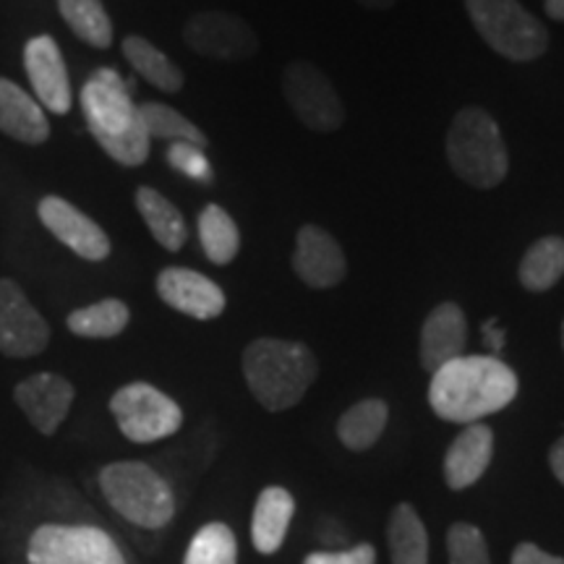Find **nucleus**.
<instances>
[{"label": "nucleus", "mask_w": 564, "mask_h": 564, "mask_svg": "<svg viewBox=\"0 0 564 564\" xmlns=\"http://www.w3.org/2000/svg\"><path fill=\"white\" fill-rule=\"evenodd\" d=\"M518 394V373L497 356H460L432 373L429 403L442 421L478 423Z\"/></svg>", "instance_id": "1"}, {"label": "nucleus", "mask_w": 564, "mask_h": 564, "mask_svg": "<svg viewBox=\"0 0 564 564\" xmlns=\"http://www.w3.org/2000/svg\"><path fill=\"white\" fill-rule=\"evenodd\" d=\"M131 89L133 84L123 82L116 68H97L82 87L89 133L123 167H139L150 158V133Z\"/></svg>", "instance_id": "2"}, {"label": "nucleus", "mask_w": 564, "mask_h": 564, "mask_svg": "<svg viewBox=\"0 0 564 564\" xmlns=\"http://www.w3.org/2000/svg\"><path fill=\"white\" fill-rule=\"evenodd\" d=\"M243 377L257 403L280 413L301 403L319 377V364L308 345L259 337L243 350Z\"/></svg>", "instance_id": "3"}, {"label": "nucleus", "mask_w": 564, "mask_h": 564, "mask_svg": "<svg viewBox=\"0 0 564 564\" xmlns=\"http://www.w3.org/2000/svg\"><path fill=\"white\" fill-rule=\"evenodd\" d=\"M444 147L457 178L481 192L497 188L510 173V154L502 131L484 108H463L457 112Z\"/></svg>", "instance_id": "4"}, {"label": "nucleus", "mask_w": 564, "mask_h": 564, "mask_svg": "<svg viewBox=\"0 0 564 564\" xmlns=\"http://www.w3.org/2000/svg\"><path fill=\"white\" fill-rule=\"evenodd\" d=\"M100 489L112 510L147 531H160L175 514L171 484L147 463L105 465L100 470Z\"/></svg>", "instance_id": "5"}, {"label": "nucleus", "mask_w": 564, "mask_h": 564, "mask_svg": "<svg viewBox=\"0 0 564 564\" xmlns=\"http://www.w3.org/2000/svg\"><path fill=\"white\" fill-rule=\"evenodd\" d=\"M478 37L507 61L531 63L549 51V30L520 0H465Z\"/></svg>", "instance_id": "6"}, {"label": "nucleus", "mask_w": 564, "mask_h": 564, "mask_svg": "<svg viewBox=\"0 0 564 564\" xmlns=\"http://www.w3.org/2000/svg\"><path fill=\"white\" fill-rule=\"evenodd\" d=\"M110 413L126 440L152 444L183 426V411L173 398L147 382L126 384L110 398Z\"/></svg>", "instance_id": "7"}, {"label": "nucleus", "mask_w": 564, "mask_h": 564, "mask_svg": "<svg viewBox=\"0 0 564 564\" xmlns=\"http://www.w3.org/2000/svg\"><path fill=\"white\" fill-rule=\"evenodd\" d=\"M282 95L293 116L316 133L343 129L345 105L329 76L308 61H293L282 70Z\"/></svg>", "instance_id": "8"}, {"label": "nucleus", "mask_w": 564, "mask_h": 564, "mask_svg": "<svg viewBox=\"0 0 564 564\" xmlns=\"http://www.w3.org/2000/svg\"><path fill=\"white\" fill-rule=\"evenodd\" d=\"M26 556L30 564H126L116 541L91 525H42Z\"/></svg>", "instance_id": "9"}, {"label": "nucleus", "mask_w": 564, "mask_h": 564, "mask_svg": "<svg viewBox=\"0 0 564 564\" xmlns=\"http://www.w3.org/2000/svg\"><path fill=\"white\" fill-rule=\"evenodd\" d=\"M188 51L225 63L249 61L259 53V37L249 21L228 11H199L183 26Z\"/></svg>", "instance_id": "10"}, {"label": "nucleus", "mask_w": 564, "mask_h": 564, "mask_svg": "<svg viewBox=\"0 0 564 564\" xmlns=\"http://www.w3.org/2000/svg\"><path fill=\"white\" fill-rule=\"evenodd\" d=\"M51 343V324L32 306L21 285L0 278V352L11 358H32Z\"/></svg>", "instance_id": "11"}, {"label": "nucleus", "mask_w": 564, "mask_h": 564, "mask_svg": "<svg viewBox=\"0 0 564 564\" xmlns=\"http://www.w3.org/2000/svg\"><path fill=\"white\" fill-rule=\"evenodd\" d=\"M40 223L53 232L63 246H68L76 257L87 259V262H105L110 257L112 243L100 225L91 217L76 209L74 204L63 196H42L37 204Z\"/></svg>", "instance_id": "12"}, {"label": "nucleus", "mask_w": 564, "mask_h": 564, "mask_svg": "<svg viewBox=\"0 0 564 564\" xmlns=\"http://www.w3.org/2000/svg\"><path fill=\"white\" fill-rule=\"evenodd\" d=\"M293 272L299 274L303 285L314 288V291H329V288L340 285L348 274V259L333 232L306 223L295 236Z\"/></svg>", "instance_id": "13"}, {"label": "nucleus", "mask_w": 564, "mask_h": 564, "mask_svg": "<svg viewBox=\"0 0 564 564\" xmlns=\"http://www.w3.org/2000/svg\"><path fill=\"white\" fill-rule=\"evenodd\" d=\"M24 68L34 89V100L42 108L66 116L74 102L70 95V79L66 61H63L61 45L51 34H37L24 45Z\"/></svg>", "instance_id": "14"}, {"label": "nucleus", "mask_w": 564, "mask_h": 564, "mask_svg": "<svg viewBox=\"0 0 564 564\" xmlns=\"http://www.w3.org/2000/svg\"><path fill=\"white\" fill-rule=\"evenodd\" d=\"M158 295L175 312L199 322L217 319L228 306V299L215 280L204 278L202 272L186 270V267L162 270L158 274Z\"/></svg>", "instance_id": "15"}, {"label": "nucleus", "mask_w": 564, "mask_h": 564, "mask_svg": "<svg viewBox=\"0 0 564 564\" xmlns=\"http://www.w3.org/2000/svg\"><path fill=\"white\" fill-rule=\"evenodd\" d=\"M74 384L51 371L34 373V377L19 382L17 390H13L17 405L26 413L32 426L45 436H53L58 432L61 423L66 421L70 405H74Z\"/></svg>", "instance_id": "16"}, {"label": "nucleus", "mask_w": 564, "mask_h": 564, "mask_svg": "<svg viewBox=\"0 0 564 564\" xmlns=\"http://www.w3.org/2000/svg\"><path fill=\"white\" fill-rule=\"evenodd\" d=\"M468 343V319L457 303L444 301L432 308L421 327V366L426 371H440L455 358L465 356Z\"/></svg>", "instance_id": "17"}, {"label": "nucleus", "mask_w": 564, "mask_h": 564, "mask_svg": "<svg viewBox=\"0 0 564 564\" xmlns=\"http://www.w3.org/2000/svg\"><path fill=\"white\" fill-rule=\"evenodd\" d=\"M494 455V432L486 423H470L444 455V481L449 489L460 491L474 486L486 474Z\"/></svg>", "instance_id": "18"}, {"label": "nucleus", "mask_w": 564, "mask_h": 564, "mask_svg": "<svg viewBox=\"0 0 564 564\" xmlns=\"http://www.w3.org/2000/svg\"><path fill=\"white\" fill-rule=\"evenodd\" d=\"M0 131L30 147H40L51 139V121L42 105L17 82L3 76H0Z\"/></svg>", "instance_id": "19"}, {"label": "nucleus", "mask_w": 564, "mask_h": 564, "mask_svg": "<svg viewBox=\"0 0 564 564\" xmlns=\"http://www.w3.org/2000/svg\"><path fill=\"white\" fill-rule=\"evenodd\" d=\"M295 514V499L282 486H267L259 494L251 518V541L257 552L274 554L285 541L288 528Z\"/></svg>", "instance_id": "20"}, {"label": "nucleus", "mask_w": 564, "mask_h": 564, "mask_svg": "<svg viewBox=\"0 0 564 564\" xmlns=\"http://www.w3.org/2000/svg\"><path fill=\"white\" fill-rule=\"evenodd\" d=\"M133 199H137V209H139L141 220L147 223V228H150L154 241H158L162 249L171 251V253L181 251L183 243H186V238H188L186 217L181 215V209L175 207L167 196H162L158 188H152V186H139Z\"/></svg>", "instance_id": "21"}, {"label": "nucleus", "mask_w": 564, "mask_h": 564, "mask_svg": "<svg viewBox=\"0 0 564 564\" xmlns=\"http://www.w3.org/2000/svg\"><path fill=\"white\" fill-rule=\"evenodd\" d=\"M121 51L126 61L131 63V68L137 70L141 79L150 82L152 87L167 91V95H175V91L183 89V82H186L183 70L160 47H154L150 40L141 37V34H129L123 40Z\"/></svg>", "instance_id": "22"}, {"label": "nucleus", "mask_w": 564, "mask_h": 564, "mask_svg": "<svg viewBox=\"0 0 564 564\" xmlns=\"http://www.w3.org/2000/svg\"><path fill=\"white\" fill-rule=\"evenodd\" d=\"M518 278L520 285L531 293L552 291L556 282L564 278V238H539L520 259Z\"/></svg>", "instance_id": "23"}, {"label": "nucleus", "mask_w": 564, "mask_h": 564, "mask_svg": "<svg viewBox=\"0 0 564 564\" xmlns=\"http://www.w3.org/2000/svg\"><path fill=\"white\" fill-rule=\"evenodd\" d=\"M387 419H390V408L384 400L366 398L361 403L348 408L337 421V436L345 447L352 453H364V449L373 447L382 436Z\"/></svg>", "instance_id": "24"}, {"label": "nucleus", "mask_w": 564, "mask_h": 564, "mask_svg": "<svg viewBox=\"0 0 564 564\" xmlns=\"http://www.w3.org/2000/svg\"><path fill=\"white\" fill-rule=\"evenodd\" d=\"M387 539H390L392 564H429V533L421 514L408 502L392 510Z\"/></svg>", "instance_id": "25"}, {"label": "nucleus", "mask_w": 564, "mask_h": 564, "mask_svg": "<svg viewBox=\"0 0 564 564\" xmlns=\"http://www.w3.org/2000/svg\"><path fill=\"white\" fill-rule=\"evenodd\" d=\"M131 308L121 299H105L89 306L76 308L68 314V329L76 337H89V340H108L118 337L129 327Z\"/></svg>", "instance_id": "26"}, {"label": "nucleus", "mask_w": 564, "mask_h": 564, "mask_svg": "<svg viewBox=\"0 0 564 564\" xmlns=\"http://www.w3.org/2000/svg\"><path fill=\"white\" fill-rule=\"evenodd\" d=\"M199 241L209 262L225 267L241 251V230L220 204H207L199 215Z\"/></svg>", "instance_id": "27"}, {"label": "nucleus", "mask_w": 564, "mask_h": 564, "mask_svg": "<svg viewBox=\"0 0 564 564\" xmlns=\"http://www.w3.org/2000/svg\"><path fill=\"white\" fill-rule=\"evenodd\" d=\"M58 11L68 30L97 51L112 45V21L102 0H58Z\"/></svg>", "instance_id": "28"}, {"label": "nucleus", "mask_w": 564, "mask_h": 564, "mask_svg": "<svg viewBox=\"0 0 564 564\" xmlns=\"http://www.w3.org/2000/svg\"><path fill=\"white\" fill-rule=\"evenodd\" d=\"M141 121H144V129L150 133V139H165L175 144V141H186V144L199 147V150H207L209 139L199 126L188 121L183 112H178L171 105L162 102H144L139 105Z\"/></svg>", "instance_id": "29"}, {"label": "nucleus", "mask_w": 564, "mask_h": 564, "mask_svg": "<svg viewBox=\"0 0 564 564\" xmlns=\"http://www.w3.org/2000/svg\"><path fill=\"white\" fill-rule=\"evenodd\" d=\"M183 564H238V541L225 523H209L194 535Z\"/></svg>", "instance_id": "30"}, {"label": "nucleus", "mask_w": 564, "mask_h": 564, "mask_svg": "<svg viewBox=\"0 0 564 564\" xmlns=\"http://www.w3.org/2000/svg\"><path fill=\"white\" fill-rule=\"evenodd\" d=\"M449 564H491L484 533L470 523H455L447 533Z\"/></svg>", "instance_id": "31"}, {"label": "nucleus", "mask_w": 564, "mask_h": 564, "mask_svg": "<svg viewBox=\"0 0 564 564\" xmlns=\"http://www.w3.org/2000/svg\"><path fill=\"white\" fill-rule=\"evenodd\" d=\"M167 162H171V167L175 171L188 175V178L199 181V183H209L215 178V171H212L207 154L199 147L194 144H186V141H175V144L167 147Z\"/></svg>", "instance_id": "32"}, {"label": "nucleus", "mask_w": 564, "mask_h": 564, "mask_svg": "<svg viewBox=\"0 0 564 564\" xmlns=\"http://www.w3.org/2000/svg\"><path fill=\"white\" fill-rule=\"evenodd\" d=\"M303 564H377V552L371 544L352 546L348 552H314Z\"/></svg>", "instance_id": "33"}, {"label": "nucleus", "mask_w": 564, "mask_h": 564, "mask_svg": "<svg viewBox=\"0 0 564 564\" xmlns=\"http://www.w3.org/2000/svg\"><path fill=\"white\" fill-rule=\"evenodd\" d=\"M512 564H564V560L562 556L546 554L544 549H539L535 544H531V541H525V544H520L512 552Z\"/></svg>", "instance_id": "34"}, {"label": "nucleus", "mask_w": 564, "mask_h": 564, "mask_svg": "<svg viewBox=\"0 0 564 564\" xmlns=\"http://www.w3.org/2000/svg\"><path fill=\"white\" fill-rule=\"evenodd\" d=\"M505 337H507L505 329L499 327L497 319L484 322V340H486V345H489V348H491L494 356H497V352H502V348H505Z\"/></svg>", "instance_id": "35"}, {"label": "nucleus", "mask_w": 564, "mask_h": 564, "mask_svg": "<svg viewBox=\"0 0 564 564\" xmlns=\"http://www.w3.org/2000/svg\"><path fill=\"white\" fill-rule=\"evenodd\" d=\"M549 465H552V474L556 476V481L564 486V436L554 442V447L549 449Z\"/></svg>", "instance_id": "36"}, {"label": "nucleus", "mask_w": 564, "mask_h": 564, "mask_svg": "<svg viewBox=\"0 0 564 564\" xmlns=\"http://www.w3.org/2000/svg\"><path fill=\"white\" fill-rule=\"evenodd\" d=\"M544 11L549 13V19L564 21V0H544Z\"/></svg>", "instance_id": "37"}, {"label": "nucleus", "mask_w": 564, "mask_h": 564, "mask_svg": "<svg viewBox=\"0 0 564 564\" xmlns=\"http://www.w3.org/2000/svg\"><path fill=\"white\" fill-rule=\"evenodd\" d=\"M356 3L364 6V9H369V11H387V9H392L398 0H356Z\"/></svg>", "instance_id": "38"}, {"label": "nucleus", "mask_w": 564, "mask_h": 564, "mask_svg": "<svg viewBox=\"0 0 564 564\" xmlns=\"http://www.w3.org/2000/svg\"><path fill=\"white\" fill-rule=\"evenodd\" d=\"M562 350H564V322H562Z\"/></svg>", "instance_id": "39"}]
</instances>
